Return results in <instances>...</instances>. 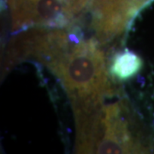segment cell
<instances>
[{
  "label": "cell",
  "instance_id": "4",
  "mask_svg": "<svg viewBox=\"0 0 154 154\" xmlns=\"http://www.w3.org/2000/svg\"><path fill=\"white\" fill-rule=\"evenodd\" d=\"M141 67L140 58L131 51H125L116 57L111 71L113 75L120 80H127L140 71Z\"/></svg>",
  "mask_w": 154,
  "mask_h": 154
},
{
  "label": "cell",
  "instance_id": "1",
  "mask_svg": "<svg viewBox=\"0 0 154 154\" xmlns=\"http://www.w3.org/2000/svg\"><path fill=\"white\" fill-rule=\"evenodd\" d=\"M46 65L63 83L74 110L99 105L110 91L104 57L93 41L69 38Z\"/></svg>",
  "mask_w": 154,
  "mask_h": 154
},
{
  "label": "cell",
  "instance_id": "3",
  "mask_svg": "<svg viewBox=\"0 0 154 154\" xmlns=\"http://www.w3.org/2000/svg\"><path fill=\"white\" fill-rule=\"evenodd\" d=\"M152 0H91L93 27L99 38H113L122 33L143 7Z\"/></svg>",
  "mask_w": 154,
  "mask_h": 154
},
{
  "label": "cell",
  "instance_id": "2",
  "mask_svg": "<svg viewBox=\"0 0 154 154\" xmlns=\"http://www.w3.org/2000/svg\"><path fill=\"white\" fill-rule=\"evenodd\" d=\"M14 28L63 27L86 7L84 0H7Z\"/></svg>",
  "mask_w": 154,
  "mask_h": 154
}]
</instances>
